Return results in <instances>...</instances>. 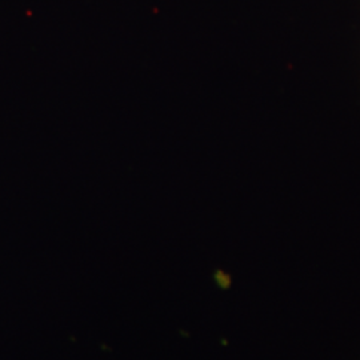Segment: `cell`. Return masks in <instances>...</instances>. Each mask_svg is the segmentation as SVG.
<instances>
[]
</instances>
